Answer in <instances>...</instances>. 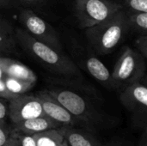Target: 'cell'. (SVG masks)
<instances>
[{"mask_svg": "<svg viewBox=\"0 0 147 146\" xmlns=\"http://www.w3.org/2000/svg\"><path fill=\"white\" fill-rule=\"evenodd\" d=\"M23 2H26V3H37L39 0H22Z\"/></svg>", "mask_w": 147, "mask_h": 146, "instance_id": "28", "label": "cell"}, {"mask_svg": "<svg viewBox=\"0 0 147 146\" xmlns=\"http://www.w3.org/2000/svg\"><path fill=\"white\" fill-rule=\"evenodd\" d=\"M145 58L138 51L127 46L117 60L111 74L113 87H125L140 82L145 76Z\"/></svg>", "mask_w": 147, "mask_h": 146, "instance_id": "4", "label": "cell"}, {"mask_svg": "<svg viewBox=\"0 0 147 146\" xmlns=\"http://www.w3.org/2000/svg\"><path fill=\"white\" fill-rule=\"evenodd\" d=\"M0 69L4 75L11 77L34 83L37 81V76L30 68L8 57L0 56Z\"/></svg>", "mask_w": 147, "mask_h": 146, "instance_id": "12", "label": "cell"}, {"mask_svg": "<svg viewBox=\"0 0 147 146\" xmlns=\"http://www.w3.org/2000/svg\"><path fill=\"white\" fill-rule=\"evenodd\" d=\"M16 41V33L10 22L0 15V56L11 52Z\"/></svg>", "mask_w": 147, "mask_h": 146, "instance_id": "14", "label": "cell"}, {"mask_svg": "<svg viewBox=\"0 0 147 146\" xmlns=\"http://www.w3.org/2000/svg\"><path fill=\"white\" fill-rule=\"evenodd\" d=\"M2 80L3 81L7 89L11 94H13L15 96H20V95L26 94L35 84L34 83L11 77L6 76L4 74L2 77Z\"/></svg>", "mask_w": 147, "mask_h": 146, "instance_id": "16", "label": "cell"}, {"mask_svg": "<svg viewBox=\"0 0 147 146\" xmlns=\"http://www.w3.org/2000/svg\"><path fill=\"white\" fill-rule=\"evenodd\" d=\"M136 46L141 55L146 59L147 57V35L146 34H143L137 39Z\"/></svg>", "mask_w": 147, "mask_h": 146, "instance_id": "20", "label": "cell"}, {"mask_svg": "<svg viewBox=\"0 0 147 146\" xmlns=\"http://www.w3.org/2000/svg\"><path fill=\"white\" fill-rule=\"evenodd\" d=\"M138 146H147V132L146 128L143 129V133L141 135V138L139 141Z\"/></svg>", "mask_w": 147, "mask_h": 146, "instance_id": "25", "label": "cell"}, {"mask_svg": "<svg viewBox=\"0 0 147 146\" xmlns=\"http://www.w3.org/2000/svg\"><path fill=\"white\" fill-rule=\"evenodd\" d=\"M40 100L45 114L61 126H70L86 129L84 125L74 117L65 107H63L55 98L46 90L39 91L35 95Z\"/></svg>", "mask_w": 147, "mask_h": 146, "instance_id": "9", "label": "cell"}, {"mask_svg": "<svg viewBox=\"0 0 147 146\" xmlns=\"http://www.w3.org/2000/svg\"><path fill=\"white\" fill-rule=\"evenodd\" d=\"M69 146H104L96 133L80 127L61 126L58 128Z\"/></svg>", "mask_w": 147, "mask_h": 146, "instance_id": "10", "label": "cell"}, {"mask_svg": "<svg viewBox=\"0 0 147 146\" xmlns=\"http://www.w3.org/2000/svg\"><path fill=\"white\" fill-rule=\"evenodd\" d=\"M60 126L61 125L59 123L54 121L47 115H44L12 124V128L10 130L24 134L33 135L52 129H58Z\"/></svg>", "mask_w": 147, "mask_h": 146, "instance_id": "11", "label": "cell"}, {"mask_svg": "<svg viewBox=\"0 0 147 146\" xmlns=\"http://www.w3.org/2000/svg\"><path fill=\"white\" fill-rule=\"evenodd\" d=\"M10 134L18 140L21 146H37L34 135L24 134L12 130H10Z\"/></svg>", "mask_w": 147, "mask_h": 146, "instance_id": "18", "label": "cell"}, {"mask_svg": "<svg viewBox=\"0 0 147 146\" xmlns=\"http://www.w3.org/2000/svg\"><path fill=\"white\" fill-rule=\"evenodd\" d=\"M16 96H15L13 94H11L6 88L3 81L2 79H0V98L1 99H4V100H7L8 102L13 98H15Z\"/></svg>", "mask_w": 147, "mask_h": 146, "instance_id": "22", "label": "cell"}, {"mask_svg": "<svg viewBox=\"0 0 147 146\" xmlns=\"http://www.w3.org/2000/svg\"><path fill=\"white\" fill-rule=\"evenodd\" d=\"M104 146H131L129 145V143L122 139H111L109 142H108Z\"/></svg>", "mask_w": 147, "mask_h": 146, "instance_id": "24", "label": "cell"}, {"mask_svg": "<svg viewBox=\"0 0 147 146\" xmlns=\"http://www.w3.org/2000/svg\"><path fill=\"white\" fill-rule=\"evenodd\" d=\"M33 135L37 146H69L59 129H52Z\"/></svg>", "mask_w": 147, "mask_h": 146, "instance_id": "15", "label": "cell"}, {"mask_svg": "<svg viewBox=\"0 0 147 146\" xmlns=\"http://www.w3.org/2000/svg\"><path fill=\"white\" fill-rule=\"evenodd\" d=\"M15 33L16 40L22 46L51 71L65 77H82L78 67L63 52L35 40L25 29L16 28Z\"/></svg>", "mask_w": 147, "mask_h": 146, "instance_id": "2", "label": "cell"}, {"mask_svg": "<svg viewBox=\"0 0 147 146\" xmlns=\"http://www.w3.org/2000/svg\"><path fill=\"white\" fill-rule=\"evenodd\" d=\"M128 28L127 15L121 9L108 20L85 28V35L97 52L106 54L115 50Z\"/></svg>", "mask_w": 147, "mask_h": 146, "instance_id": "3", "label": "cell"}, {"mask_svg": "<svg viewBox=\"0 0 147 146\" xmlns=\"http://www.w3.org/2000/svg\"><path fill=\"white\" fill-rule=\"evenodd\" d=\"M5 146H21V145H20V144H19L18 140H17L14 136H12V135L10 134L9 139V141H8L7 145H6Z\"/></svg>", "mask_w": 147, "mask_h": 146, "instance_id": "26", "label": "cell"}, {"mask_svg": "<svg viewBox=\"0 0 147 146\" xmlns=\"http://www.w3.org/2000/svg\"><path fill=\"white\" fill-rule=\"evenodd\" d=\"M8 116V110L6 105L3 102L2 99L0 98V125L7 126L6 125V118Z\"/></svg>", "mask_w": 147, "mask_h": 146, "instance_id": "23", "label": "cell"}, {"mask_svg": "<svg viewBox=\"0 0 147 146\" xmlns=\"http://www.w3.org/2000/svg\"><path fill=\"white\" fill-rule=\"evenodd\" d=\"M121 8L120 3L109 0H76L75 14L79 27L88 28L108 20Z\"/></svg>", "mask_w": 147, "mask_h": 146, "instance_id": "5", "label": "cell"}, {"mask_svg": "<svg viewBox=\"0 0 147 146\" xmlns=\"http://www.w3.org/2000/svg\"><path fill=\"white\" fill-rule=\"evenodd\" d=\"M65 107L74 117L80 120L86 130L91 133L112 127L115 120L97 109L86 97L69 89H51L46 90Z\"/></svg>", "mask_w": 147, "mask_h": 146, "instance_id": "1", "label": "cell"}, {"mask_svg": "<svg viewBox=\"0 0 147 146\" xmlns=\"http://www.w3.org/2000/svg\"><path fill=\"white\" fill-rule=\"evenodd\" d=\"M20 20L25 30L35 40L62 52L59 37L54 28L45 20L40 17L31 9H22L20 13Z\"/></svg>", "mask_w": 147, "mask_h": 146, "instance_id": "6", "label": "cell"}, {"mask_svg": "<svg viewBox=\"0 0 147 146\" xmlns=\"http://www.w3.org/2000/svg\"><path fill=\"white\" fill-rule=\"evenodd\" d=\"M10 137V129L7 126L0 125V146L7 145Z\"/></svg>", "mask_w": 147, "mask_h": 146, "instance_id": "21", "label": "cell"}, {"mask_svg": "<svg viewBox=\"0 0 147 146\" xmlns=\"http://www.w3.org/2000/svg\"><path fill=\"white\" fill-rule=\"evenodd\" d=\"M8 117L12 124L46 115L36 96L20 95L9 101Z\"/></svg>", "mask_w": 147, "mask_h": 146, "instance_id": "8", "label": "cell"}, {"mask_svg": "<svg viewBox=\"0 0 147 146\" xmlns=\"http://www.w3.org/2000/svg\"><path fill=\"white\" fill-rule=\"evenodd\" d=\"M126 3L134 12H147V0H126Z\"/></svg>", "mask_w": 147, "mask_h": 146, "instance_id": "19", "label": "cell"}, {"mask_svg": "<svg viewBox=\"0 0 147 146\" xmlns=\"http://www.w3.org/2000/svg\"><path fill=\"white\" fill-rule=\"evenodd\" d=\"M14 0H0V7H10Z\"/></svg>", "mask_w": 147, "mask_h": 146, "instance_id": "27", "label": "cell"}, {"mask_svg": "<svg viewBox=\"0 0 147 146\" xmlns=\"http://www.w3.org/2000/svg\"><path fill=\"white\" fill-rule=\"evenodd\" d=\"M127 23L129 28L146 34L147 30V12L132 11L127 16Z\"/></svg>", "mask_w": 147, "mask_h": 146, "instance_id": "17", "label": "cell"}, {"mask_svg": "<svg viewBox=\"0 0 147 146\" xmlns=\"http://www.w3.org/2000/svg\"><path fill=\"white\" fill-rule=\"evenodd\" d=\"M84 65L86 71L96 81L107 87H113L112 76L109 69L99 59L96 57H90L86 59Z\"/></svg>", "mask_w": 147, "mask_h": 146, "instance_id": "13", "label": "cell"}, {"mask_svg": "<svg viewBox=\"0 0 147 146\" xmlns=\"http://www.w3.org/2000/svg\"><path fill=\"white\" fill-rule=\"evenodd\" d=\"M120 101L122 105L136 117V122L141 127V121L146 125L147 88L140 82L125 86L120 94Z\"/></svg>", "mask_w": 147, "mask_h": 146, "instance_id": "7", "label": "cell"}]
</instances>
